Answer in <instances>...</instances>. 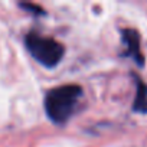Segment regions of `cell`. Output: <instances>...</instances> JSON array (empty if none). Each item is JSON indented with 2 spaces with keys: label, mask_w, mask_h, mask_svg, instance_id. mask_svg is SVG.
Returning <instances> with one entry per match:
<instances>
[{
  "label": "cell",
  "mask_w": 147,
  "mask_h": 147,
  "mask_svg": "<svg viewBox=\"0 0 147 147\" xmlns=\"http://www.w3.org/2000/svg\"><path fill=\"white\" fill-rule=\"evenodd\" d=\"M82 94L80 85L68 84L51 90L45 97V111L55 123H65L74 113Z\"/></svg>",
  "instance_id": "cell-1"
},
{
  "label": "cell",
  "mask_w": 147,
  "mask_h": 147,
  "mask_svg": "<svg viewBox=\"0 0 147 147\" xmlns=\"http://www.w3.org/2000/svg\"><path fill=\"white\" fill-rule=\"evenodd\" d=\"M25 42H26V48L30 52V55L39 63L48 68L56 66L65 53L63 46L55 39L48 38V36H40L38 33H29Z\"/></svg>",
  "instance_id": "cell-2"
},
{
  "label": "cell",
  "mask_w": 147,
  "mask_h": 147,
  "mask_svg": "<svg viewBox=\"0 0 147 147\" xmlns=\"http://www.w3.org/2000/svg\"><path fill=\"white\" fill-rule=\"evenodd\" d=\"M123 40L127 46V55L131 56L138 65L144 63V56L140 51V36L134 29L123 30Z\"/></svg>",
  "instance_id": "cell-3"
},
{
  "label": "cell",
  "mask_w": 147,
  "mask_h": 147,
  "mask_svg": "<svg viewBox=\"0 0 147 147\" xmlns=\"http://www.w3.org/2000/svg\"><path fill=\"white\" fill-rule=\"evenodd\" d=\"M133 110L141 114L147 113V84L141 81L137 82V92L133 102Z\"/></svg>",
  "instance_id": "cell-4"
}]
</instances>
